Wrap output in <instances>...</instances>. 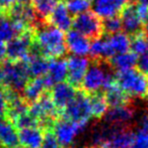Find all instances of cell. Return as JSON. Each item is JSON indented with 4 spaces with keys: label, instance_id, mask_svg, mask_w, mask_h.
<instances>
[{
    "label": "cell",
    "instance_id": "obj_1",
    "mask_svg": "<svg viewBox=\"0 0 148 148\" xmlns=\"http://www.w3.org/2000/svg\"><path fill=\"white\" fill-rule=\"evenodd\" d=\"M32 51H38L48 60L63 58L67 53L65 34L59 28L44 22L35 29Z\"/></svg>",
    "mask_w": 148,
    "mask_h": 148
},
{
    "label": "cell",
    "instance_id": "obj_2",
    "mask_svg": "<svg viewBox=\"0 0 148 148\" xmlns=\"http://www.w3.org/2000/svg\"><path fill=\"white\" fill-rule=\"evenodd\" d=\"M31 79L26 60L0 62V88L22 93Z\"/></svg>",
    "mask_w": 148,
    "mask_h": 148
},
{
    "label": "cell",
    "instance_id": "obj_3",
    "mask_svg": "<svg viewBox=\"0 0 148 148\" xmlns=\"http://www.w3.org/2000/svg\"><path fill=\"white\" fill-rule=\"evenodd\" d=\"M83 78L81 89L87 94L103 92L107 87L115 82V74L109 62L105 60H92Z\"/></svg>",
    "mask_w": 148,
    "mask_h": 148
},
{
    "label": "cell",
    "instance_id": "obj_4",
    "mask_svg": "<svg viewBox=\"0 0 148 148\" xmlns=\"http://www.w3.org/2000/svg\"><path fill=\"white\" fill-rule=\"evenodd\" d=\"M116 83L131 98L148 99V76L137 68L115 73Z\"/></svg>",
    "mask_w": 148,
    "mask_h": 148
},
{
    "label": "cell",
    "instance_id": "obj_5",
    "mask_svg": "<svg viewBox=\"0 0 148 148\" xmlns=\"http://www.w3.org/2000/svg\"><path fill=\"white\" fill-rule=\"evenodd\" d=\"M62 117L79 124L86 125L92 117L88 94L82 89L76 90L73 99L63 110Z\"/></svg>",
    "mask_w": 148,
    "mask_h": 148
},
{
    "label": "cell",
    "instance_id": "obj_6",
    "mask_svg": "<svg viewBox=\"0 0 148 148\" xmlns=\"http://www.w3.org/2000/svg\"><path fill=\"white\" fill-rule=\"evenodd\" d=\"M72 27L85 37L92 40L101 38L104 35L103 20L94 12L89 10L75 15Z\"/></svg>",
    "mask_w": 148,
    "mask_h": 148
},
{
    "label": "cell",
    "instance_id": "obj_7",
    "mask_svg": "<svg viewBox=\"0 0 148 148\" xmlns=\"http://www.w3.org/2000/svg\"><path fill=\"white\" fill-rule=\"evenodd\" d=\"M34 36L35 30L28 29L8 41V45H6V60L11 62L26 60L32 51Z\"/></svg>",
    "mask_w": 148,
    "mask_h": 148
},
{
    "label": "cell",
    "instance_id": "obj_8",
    "mask_svg": "<svg viewBox=\"0 0 148 148\" xmlns=\"http://www.w3.org/2000/svg\"><path fill=\"white\" fill-rule=\"evenodd\" d=\"M86 125L79 124L61 117L56 120L52 127L54 135L63 148H72L76 137L83 131Z\"/></svg>",
    "mask_w": 148,
    "mask_h": 148
},
{
    "label": "cell",
    "instance_id": "obj_9",
    "mask_svg": "<svg viewBox=\"0 0 148 148\" xmlns=\"http://www.w3.org/2000/svg\"><path fill=\"white\" fill-rule=\"evenodd\" d=\"M106 126L107 138L105 144L112 148H130L132 146L135 140V131L130 124L121 126L107 124Z\"/></svg>",
    "mask_w": 148,
    "mask_h": 148
},
{
    "label": "cell",
    "instance_id": "obj_10",
    "mask_svg": "<svg viewBox=\"0 0 148 148\" xmlns=\"http://www.w3.org/2000/svg\"><path fill=\"white\" fill-rule=\"evenodd\" d=\"M67 62V81L75 89H81L83 78L90 64V59L79 56H71L66 59Z\"/></svg>",
    "mask_w": 148,
    "mask_h": 148
},
{
    "label": "cell",
    "instance_id": "obj_11",
    "mask_svg": "<svg viewBox=\"0 0 148 148\" xmlns=\"http://www.w3.org/2000/svg\"><path fill=\"white\" fill-rule=\"evenodd\" d=\"M136 1L132 0L120 13V19L122 22V29L125 33L131 36L142 31V22L136 12Z\"/></svg>",
    "mask_w": 148,
    "mask_h": 148
},
{
    "label": "cell",
    "instance_id": "obj_12",
    "mask_svg": "<svg viewBox=\"0 0 148 148\" xmlns=\"http://www.w3.org/2000/svg\"><path fill=\"white\" fill-rule=\"evenodd\" d=\"M50 90H51L50 95H51L52 100H53L57 109L62 114L65 107L73 99L77 89H75L73 86H71L68 82H61L54 85Z\"/></svg>",
    "mask_w": 148,
    "mask_h": 148
},
{
    "label": "cell",
    "instance_id": "obj_13",
    "mask_svg": "<svg viewBox=\"0 0 148 148\" xmlns=\"http://www.w3.org/2000/svg\"><path fill=\"white\" fill-rule=\"evenodd\" d=\"M135 113L136 111L134 106L132 104H129V105L111 108L107 111L104 118L107 124L121 126V125H128L130 121L134 118Z\"/></svg>",
    "mask_w": 148,
    "mask_h": 148
},
{
    "label": "cell",
    "instance_id": "obj_14",
    "mask_svg": "<svg viewBox=\"0 0 148 148\" xmlns=\"http://www.w3.org/2000/svg\"><path fill=\"white\" fill-rule=\"evenodd\" d=\"M132 0H94L93 11L101 18L120 15L121 11Z\"/></svg>",
    "mask_w": 148,
    "mask_h": 148
},
{
    "label": "cell",
    "instance_id": "obj_15",
    "mask_svg": "<svg viewBox=\"0 0 148 148\" xmlns=\"http://www.w3.org/2000/svg\"><path fill=\"white\" fill-rule=\"evenodd\" d=\"M47 22L62 31H68L72 27L73 17L72 14L68 11L65 3L60 1L48 16Z\"/></svg>",
    "mask_w": 148,
    "mask_h": 148
},
{
    "label": "cell",
    "instance_id": "obj_16",
    "mask_svg": "<svg viewBox=\"0 0 148 148\" xmlns=\"http://www.w3.org/2000/svg\"><path fill=\"white\" fill-rule=\"evenodd\" d=\"M65 43L67 51L74 56L84 57L89 53V39L75 29H69L67 31V34L65 35Z\"/></svg>",
    "mask_w": 148,
    "mask_h": 148
},
{
    "label": "cell",
    "instance_id": "obj_17",
    "mask_svg": "<svg viewBox=\"0 0 148 148\" xmlns=\"http://www.w3.org/2000/svg\"><path fill=\"white\" fill-rule=\"evenodd\" d=\"M48 88L51 89L54 85L64 82L67 79V62L66 59L59 58L49 60L48 72L45 75Z\"/></svg>",
    "mask_w": 148,
    "mask_h": 148
},
{
    "label": "cell",
    "instance_id": "obj_18",
    "mask_svg": "<svg viewBox=\"0 0 148 148\" xmlns=\"http://www.w3.org/2000/svg\"><path fill=\"white\" fill-rule=\"evenodd\" d=\"M19 145L18 134L13 123L6 116L0 117V148H16Z\"/></svg>",
    "mask_w": 148,
    "mask_h": 148
},
{
    "label": "cell",
    "instance_id": "obj_19",
    "mask_svg": "<svg viewBox=\"0 0 148 148\" xmlns=\"http://www.w3.org/2000/svg\"><path fill=\"white\" fill-rule=\"evenodd\" d=\"M50 90L48 88L47 81L45 76L43 77H36V78L30 79L26 83L24 89L22 92V96L28 104H33L36 102L46 91Z\"/></svg>",
    "mask_w": 148,
    "mask_h": 148
},
{
    "label": "cell",
    "instance_id": "obj_20",
    "mask_svg": "<svg viewBox=\"0 0 148 148\" xmlns=\"http://www.w3.org/2000/svg\"><path fill=\"white\" fill-rule=\"evenodd\" d=\"M18 134V141L26 148H41L43 143L45 130L41 127L20 129Z\"/></svg>",
    "mask_w": 148,
    "mask_h": 148
},
{
    "label": "cell",
    "instance_id": "obj_21",
    "mask_svg": "<svg viewBox=\"0 0 148 148\" xmlns=\"http://www.w3.org/2000/svg\"><path fill=\"white\" fill-rule=\"evenodd\" d=\"M104 95L107 100V103L110 107H118V106H124L132 104V98L127 95L120 87L117 85L116 80L113 84L107 87L103 91Z\"/></svg>",
    "mask_w": 148,
    "mask_h": 148
},
{
    "label": "cell",
    "instance_id": "obj_22",
    "mask_svg": "<svg viewBox=\"0 0 148 148\" xmlns=\"http://www.w3.org/2000/svg\"><path fill=\"white\" fill-rule=\"evenodd\" d=\"M30 77H43L47 74L49 68V60L39 53L38 51H31V53L26 60Z\"/></svg>",
    "mask_w": 148,
    "mask_h": 148
},
{
    "label": "cell",
    "instance_id": "obj_23",
    "mask_svg": "<svg viewBox=\"0 0 148 148\" xmlns=\"http://www.w3.org/2000/svg\"><path fill=\"white\" fill-rule=\"evenodd\" d=\"M89 53H90V60H105V62H108L111 58L116 55L113 51L112 47L110 45L109 41H108L107 36L105 38H104V36H101V38L93 40L90 45Z\"/></svg>",
    "mask_w": 148,
    "mask_h": 148
},
{
    "label": "cell",
    "instance_id": "obj_24",
    "mask_svg": "<svg viewBox=\"0 0 148 148\" xmlns=\"http://www.w3.org/2000/svg\"><path fill=\"white\" fill-rule=\"evenodd\" d=\"M138 62V56L133 51H126V53H117L111 58L108 62L113 70L116 71H125L129 69L135 68Z\"/></svg>",
    "mask_w": 148,
    "mask_h": 148
},
{
    "label": "cell",
    "instance_id": "obj_25",
    "mask_svg": "<svg viewBox=\"0 0 148 148\" xmlns=\"http://www.w3.org/2000/svg\"><path fill=\"white\" fill-rule=\"evenodd\" d=\"M88 95L91 116L97 120L104 118V116L106 115L108 111V108H109L104 93L103 92H97V93L88 94Z\"/></svg>",
    "mask_w": 148,
    "mask_h": 148
},
{
    "label": "cell",
    "instance_id": "obj_26",
    "mask_svg": "<svg viewBox=\"0 0 148 148\" xmlns=\"http://www.w3.org/2000/svg\"><path fill=\"white\" fill-rule=\"evenodd\" d=\"M109 41L110 45L112 47L114 53H126L130 49V36L125 32H117L114 34L106 35Z\"/></svg>",
    "mask_w": 148,
    "mask_h": 148
},
{
    "label": "cell",
    "instance_id": "obj_27",
    "mask_svg": "<svg viewBox=\"0 0 148 148\" xmlns=\"http://www.w3.org/2000/svg\"><path fill=\"white\" fill-rule=\"evenodd\" d=\"M60 0H33V7L41 19L47 21L48 16L52 12Z\"/></svg>",
    "mask_w": 148,
    "mask_h": 148
},
{
    "label": "cell",
    "instance_id": "obj_28",
    "mask_svg": "<svg viewBox=\"0 0 148 148\" xmlns=\"http://www.w3.org/2000/svg\"><path fill=\"white\" fill-rule=\"evenodd\" d=\"M130 49L137 56H141L148 51V36L144 31L130 36Z\"/></svg>",
    "mask_w": 148,
    "mask_h": 148
},
{
    "label": "cell",
    "instance_id": "obj_29",
    "mask_svg": "<svg viewBox=\"0 0 148 148\" xmlns=\"http://www.w3.org/2000/svg\"><path fill=\"white\" fill-rule=\"evenodd\" d=\"M13 125L17 129H24V128H33V127H41V123L37 118H35L30 112H26L18 117L14 119ZM42 128V127H41Z\"/></svg>",
    "mask_w": 148,
    "mask_h": 148
},
{
    "label": "cell",
    "instance_id": "obj_30",
    "mask_svg": "<svg viewBox=\"0 0 148 148\" xmlns=\"http://www.w3.org/2000/svg\"><path fill=\"white\" fill-rule=\"evenodd\" d=\"M63 2L72 15L85 12L91 7L90 0H63Z\"/></svg>",
    "mask_w": 148,
    "mask_h": 148
},
{
    "label": "cell",
    "instance_id": "obj_31",
    "mask_svg": "<svg viewBox=\"0 0 148 148\" xmlns=\"http://www.w3.org/2000/svg\"><path fill=\"white\" fill-rule=\"evenodd\" d=\"M104 34L110 35L114 33L120 32L122 30V22H121L120 16H112L109 18H105L103 21Z\"/></svg>",
    "mask_w": 148,
    "mask_h": 148
},
{
    "label": "cell",
    "instance_id": "obj_32",
    "mask_svg": "<svg viewBox=\"0 0 148 148\" xmlns=\"http://www.w3.org/2000/svg\"><path fill=\"white\" fill-rule=\"evenodd\" d=\"M41 148H63L58 142L54 135L52 129H47L45 130V135H44L43 143H42Z\"/></svg>",
    "mask_w": 148,
    "mask_h": 148
},
{
    "label": "cell",
    "instance_id": "obj_33",
    "mask_svg": "<svg viewBox=\"0 0 148 148\" xmlns=\"http://www.w3.org/2000/svg\"><path fill=\"white\" fill-rule=\"evenodd\" d=\"M130 148H148V133L136 131L134 143Z\"/></svg>",
    "mask_w": 148,
    "mask_h": 148
},
{
    "label": "cell",
    "instance_id": "obj_34",
    "mask_svg": "<svg viewBox=\"0 0 148 148\" xmlns=\"http://www.w3.org/2000/svg\"><path fill=\"white\" fill-rule=\"evenodd\" d=\"M137 66H138L137 69L139 71L148 76V51L140 56V59H138V62H137Z\"/></svg>",
    "mask_w": 148,
    "mask_h": 148
},
{
    "label": "cell",
    "instance_id": "obj_35",
    "mask_svg": "<svg viewBox=\"0 0 148 148\" xmlns=\"http://www.w3.org/2000/svg\"><path fill=\"white\" fill-rule=\"evenodd\" d=\"M6 109H7V98L4 89L0 88V117L5 116Z\"/></svg>",
    "mask_w": 148,
    "mask_h": 148
},
{
    "label": "cell",
    "instance_id": "obj_36",
    "mask_svg": "<svg viewBox=\"0 0 148 148\" xmlns=\"http://www.w3.org/2000/svg\"><path fill=\"white\" fill-rule=\"evenodd\" d=\"M14 3H15V0H0V9L7 11Z\"/></svg>",
    "mask_w": 148,
    "mask_h": 148
},
{
    "label": "cell",
    "instance_id": "obj_37",
    "mask_svg": "<svg viewBox=\"0 0 148 148\" xmlns=\"http://www.w3.org/2000/svg\"><path fill=\"white\" fill-rule=\"evenodd\" d=\"M6 60V43L0 40V62Z\"/></svg>",
    "mask_w": 148,
    "mask_h": 148
},
{
    "label": "cell",
    "instance_id": "obj_38",
    "mask_svg": "<svg viewBox=\"0 0 148 148\" xmlns=\"http://www.w3.org/2000/svg\"><path fill=\"white\" fill-rule=\"evenodd\" d=\"M142 30L145 32V34L148 36V16L146 17V19L143 21V23H142Z\"/></svg>",
    "mask_w": 148,
    "mask_h": 148
},
{
    "label": "cell",
    "instance_id": "obj_39",
    "mask_svg": "<svg viewBox=\"0 0 148 148\" xmlns=\"http://www.w3.org/2000/svg\"><path fill=\"white\" fill-rule=\"evenodd\" d=\"M33 0H15V3L24 4V5H31Z\"/></svg>",
    "mask_w": 148,
    "mask_h": 148
},
{
    "label": "cell",
    "instance_id": "obj_40",
    "mask_svg": "<svg viewBox=\"0 0 148 148\" xmlns=\"http://www.w3.org/2000/svg\"><path fill=\"white\" fill-rule=\"evenodd\" d=\"M94 148H112L111 146H109V145L105 144V145H101V146H99V147H94Z\"/></svg>",
    "mask_w": 148,
    "mask_h": 148
},
{
    "label": "cell",
    "instance_id": "obj_41",
    "mask_svg": "<svg viewBox=\"0 0 148 148\" xmlns=\"http://www.w3.org/2000/svg\"><path fill=\"white\" fill-rule=\"evenodd\" d=\"M137 2H143V3H147L148 4V0H136Z\"/></svg>",
    "mask_w": 148,
    "mask_h": 148
},
{
    "label": "cell",
    "instance_id": "obj_42",
    "mask_svg": "<svg viewBox=\"0 0 148 148\" xmlns=\"http://www.w3.org/2000/svg\"><path fill=\"white\" fill-rule=\"evenodd\" d=\"M16 148H26V147H16Z\"/></svg>",
    "mask_w": 148,
    "mask_h": 148
},
{
    "label": "cell",
    "instance_id": "obj_43",
    "mask_svg": "<svg viewBox=\"0 0 148 148\" xmlns=\"http://www.w3.org/2000/svg\"><path fill=\"white\" fill-rule=\"evenodd\" d=\"M87 148H94V147H93V146H91V147H87Z\"/></svg>",
    "mask_w": 148,
    "mask_h": 148
}]
</instances>
